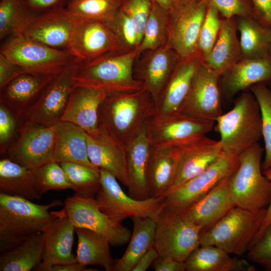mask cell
I'll use <instances>...</instances> for the list:
<instances>
[{"mask_svg": "<svg viewBox=\"0 0 271 271\" xmlns=\"http://www.w3.org/2000/svg\"><path fill=\"white\" fill-rule=\"evenodd\" d=\"M75 232L78 239L76 262L85 266L98 265L106 271H113L115 261L110 251L108 239L86 228H75Z\"/></svg>", "mask_w": 271, "mask_h": 271, "instance_id": "obj_35", "label": "cell"}, {"mask_svg": "<svg viewBox=\"0 0 271 271\" xmlns=\"http://www.w3.org/2000/svg\"><path fill=\"white\" fill-rule=\"evenodd\" d=\"M239 165V156L223 154L201 174L172 190L165 197V207L183 212L221 181L231 176Z\"/></svg>", "mask_w": 271, "mask_h": 271, "instance_id": "obj_14", "label": "cell"}, {"mask_svg": "<svg viewBox=\"0 0 271 271\" xmlns=\"http://www.w3.org/2000/svg\"><path fill=\"white\" fill-rule=\"evenodd\" d=\"M266 209L251 211L231 209L201 235L200 245L217 246L240 256L247 252L263 221Z\"/></svg>", "mask_w": 271, "mask_h": 271, "instance_id": "obj_5", "label": "cell"}, {"mask_svg": "<svg viewBox=\"0 0 271 271\" xmlns=\"http://www.w3.org/2000/svg\"><path fill=\"white\" fill-rule=\"evenodd\" d=\"M75 227L66 211H56L55 218L42 231L43 251L37 270L49 271L56 265L77 262L72 253Z\"/></svg>", "mask_w": 271, "mask_h": 271, "instance_id": "obj_18", "label": "cell"}, {"mask_svg": "<svg viewBox=\"0 0 271 271\" xmlns=\"http://www.w3.org/2000/svg\"><path fill=\"white\" fill-rule=\"evenodd\" d=\"M215 122L194 118L181 112L167 115L156 114L146 125L153 147L179 146L206 136Z\"/></svg>", "mask_w": 271, "mask_h": 271, "instance_id": "obj_13", "label": "cell"}, {"mask_svg": "<svg viewBox=\"0 0 271 271\" xmlns=\"http://www.w3.org/2000/svg\"><path fill=\"white\" fill-rule=\"evenodd\" d=\"M64 208L75 228L92 230L107 237L111 245L121 246L130 240V230L100 209L95 198L74 194L64 202Z\"/></svg>", "mask_w": 271, "mask_h": 271, "instance_id": "obj_12", "label": "cell"}, {"mask_svg": "<svg viewBox=\"0 0 271 271\" xmlns=\"http://www.w3.org/2000/svg\"><path fill=\"white\" fill-rule=\"evenodd\" d=\"M82 19L66 10L50 11L30 17L17 33L51 48L69 50Z\"/></svg>", "mask_w": 271, "mask_h": 271, "instance_id": "obj_17", "label": "cell"}, {"mask_svg": "<svg viewBox=\"0 0 271 271\" xmlns=\"http://www.w3.org/2000/svg\"><path fill=\"white\" fill-rule=\"evenodd\" d=\"M56 138L53 161L73 162L96 168L88 153L87 132L70 122L60 121L54 125Z\"/></svg>", "mask_w": 271, "mask_h": 271, "instance_id": "obj_30", "label": "cell"}, {"mask_svg": "<svg viewBox=\"0 0 271 271\" xmlns=\"http://www.w3.org/2000/svg\"><path fill=\"white\" fill-rule=\"evenodd\" d=\"M36 170L3 158L0 160V193L30 200L40 199L42 195L37 186Z\"/></svg>", "mask_w": 271, "mask_h": 271, "instance_id": "obj_32", "label": "cell"}, {"mask_svg": "<svg viewBox=\"0 0 271 271\" xmlns=\"http://www.w3.org/2000/svg\"><path fill=\"white\" fill-rule=\"evenodd\" d=\"M250 89L258 103L261 112L262 137L265 151L264 160L261 164L263 171L271 167V89L264 83L253 85Z\"/></svg>", "mask_w": 271, "mask_h": 271, "instance_id": "obj_41", "label": "cell"}, {"mask_svg": "<svg viewBox=\"0 0 271 271\" xmlns=\"http://www.w3.org/2000/svg\"><path fill=\"white\" fill-rule=\"evenodd\" d=\"M221 75L203 62L197 70L180 112L215 122L223 114Z\"/></svg>", "mask_w": 271, "mask_h": 271, "instance_id": "obj_16", "label": "cell"}, {"mask_svg": "<svg viewBox=\"0 0 271 271\" xmlns=\"http://www.w3.org/2000/svg\"><path fill=\"white\" fill-rule=\"evenodd\" d=\"M237 31L235 17L229 19L222 18L216 41L203 62L221 76L243 58Z\"/></svg>", "mask_w": 271, "mask_h": 271, "instance_id": "obj_31", "label": "cell"}, {"mask_svg": "<svg viewBox=\"0 0 271 271\" xmlns=\"http://www.w3.org/2000/svg\"><path fill=\"white\" fill-rule=\"evenodd\" d=\"M202 231L183 212L165 207L156 221L154 247L159 255L185 261L200 246Z\"/></svg>", "mask_w": 271, "mask_h": 271, "instance_id": "obj_9", "label": "cell"}, {"mask_svg": "<svg viewBox=\"0 0 271 271\" xmlns=\"http://www.w3.org/2000/svg\"><path fill=\"white\" fill-rule=\"evenodd\" d=\"M105 24L117 37L125 52L138 49L139 44L134 24L120 9L111 20Z\"/></svg>", "mask_w": 271, "mask_h": 271, "instance_id": "obj_45", "label": "cell"}, {"mask_svg": "<svg viewBox=\"0 0 271 271\" xmlns=\"http://www.w3.org/2000/svg\"><path fill=\"white\" fill-rule=\"evenodd\" d=\"M62 205L64 203L58 200L41 205L22 197L0 193L1 253L42 232L56 217V211L50 209Z\"/></svg>", "mask_w": 271, "mask_h": 271, "instance_id": "obj_2", "label": "cell"}, {"mask_svg": "<svg viewBox=\"0 0 271 271\" xmlns=\"http://www.w3.org/2000/svg\"><path fill=\"white\" fill-rule=\"evenodd\" d=\"M30 17L23 13L17 0H1L0 39L18 33Z\"/></svg>", "mask_w": 271, "mask_h": 271, "instance_id": "obj_44", "label": "cell"}, {"mask_svg": "<svg viewBox=\"0 0 271 271\" xmlns=\"http://www.w3.org/2000/svg\"><path fill=\"white\" fill-rule=\"evenodd\" d=\"M22 73L19 66L0 55V90L14 77Z\"/></svg>", "mask_w": 271, "mask_h": 271, "instance_id": "obj_50", "label": "cell"}, {"mask_svg": "<svg viewBox=\"0 0 271 271\" xmlns=\"http://www.w3.org/2000/svg\"><path fill=\"white\" fill-rule=\"evenodd\" d=\"M248 260L271 270V223L247 252Z\"/></svg>", "mask_w": 271, "mask_h": 271, "instance_id": "obj_49", "label": "cell"}, {"mask_svg": "<svg viewBox=\"0 0 271 271\" xmlns=\"http://www.w3.org/2000/svg\"><path fill=\"white\" fill-rule=\"evenodd\" d=\"M55 138L54 126L23 123L7 149L6 158L25 167L37 169L53 161Z\"/></svg>", "mask_w": 271, "mask_h": 271, "instance_id": "obj_15", "label": "cell"}, {"mask_svg": "<svg viewBox=\"0 0 271 271\" xmlns=\"http://www.w3.org/2000/svg\"><path fill=\"white\" fill-rule=\"evenodd\" d=\"M75 59L44 89L38 99L20 116L23 123L50 127L60 121L74 87Z\"/></svg>", "mask_w": 271, "mask_h": 271, "instance_id": "obj_11", "label": "cell"}, {"mask_svg": "<svg viewBox=\"0 0 271 271\" xmlns=\"http://www.w3.org/2000/svg\"><path fill=\"white\" fill-rule=\"evenodd\" d=\"M139 54L136 49L79 61L72 76L73 84L100 89L106 95L140 90L145 87L135 78L133 69Z\"/></svg>", "mask_w": 271, "mask_h": 271, "instance_id": "obj_1", "label": "cell"}, {"mask_svg": "<svg viewBox=\"0 0 271 271\" xmlns=\"http://www.w3.org/2000/svg\"><path fill=\"white\" fill-rule=\"evenodd\" d=\"M263 174L271 182V167L262 171ZM271 223V198L267 207L266 209L265 215L262 222V223L259 229L258 232L256 234L251 246L258 240L262 234L266 229V228ZM250 246V247H251Z\"/></svg>", "mask_w": 271, "mask_h": 271, "instance_id": "obj_54", "label": "cell"}, {"mask_svg": "<svg viewBox=\"0 0 271 271\" xmlns=\"http://www.w3.org/2000/svg\"><path fill=\"white\" fill-rule=\"evenodd\" d=\"M264 149L256 143L239 155V165L230 177V189L236 207L255 211L266 209L271 198V182L263 174Z\"/></svg>", "mask_w": 271, "mask_h": 271, "instance_id": "obj_6", "label": "cell"}, {"mask_svg": "<svg viewBox=\"0 0 271 271\" xmlns=\"http://www.w3.org/2000/svg\"><path fill=\"white\" fill-rule=\"evenodd\" d=\"M236 18L243 58L256 59L271 56V29L254 16Z\"/></svg>", "mask_w": 271, "mask_h": 271, "instance_id": "obj_36", "label": "cell"}, {"mask_svg": "<svg viewBox=\"0 0 271 271\" xmlns=\"http://www.w3.org/2000/svg\"><path fill=\"white\" fill-rule=\"evenodd\" d=\"M69 51L80 61L110 53L125 52L117 37L105 23L87 20H83L79 24Z\"/></svg>", "mask_w": 271, "mask_h": 271, "instance_id": "obj_20", "label": "cell"}, {"mask_svg": "<svg viewBox=\"0 0 271 271\" xmlns=\"http://www.w3.org/2000/svg\"><path fill=\"white\" fill-rule=\"evenodd\" d=\"M159 256L156 248L152 247L139 260L132 271H145Z\"/></svg>", "mask_w": 271, "mask_h": 271, "instance_id": "obj_53", "label": "cell"}, {"mask_svg": "<svg viewBox=\"0 0 271 271\" xmlns=\"http://www.w3.org/2000/svg\"><path fill=\"white\" fill-rule=\"evenodd\" d=\"M152 0H121L120 9L131 19L135 27L140 45L149 16Z\"/></svg>", "mask_w": 271, "mask_h": 271, "instance_id": "obj_47", "label": "cell"}, {"mask_svg": "<svg viewBox=\"0 0 271 271\" xmlns=\"http://www.w3.org/2000/svg\"><path fill=\"white\" fill-rule=\"evenodd\" d=\"M270 56H271V47H270Z\"/></svg>", "mask_w": 271, "mask_h": 271, "instance_id": "obj_59", "label": "cell"}, {"mask_svg": "<svg viewBox=\"0 0 271 271\" xmlns=\"http://www.w3.org/2000/svg\"><path fill=\"white\" fill-rule=\"evenodd\" d=\"M106 96L103 91L86 86H74L60 121L73 123L93 134L98 128V111Z\"/></svg>", "mask_w": 271, "mask_h": 271, "instance_id": "obj_27", "label": "cell"}, {"mask_svg": "<svg viewBox=\"0 0 271 271\" xmlns=\"http://www.w3.org/2000/svg\"><path fill=\"white\" fill-rule=\"evenodd\" d=\"M133 231L122 256L115 261L113 271H132L140 258L154 246L156 221L149 217L133 216Z\"/></svg>", "mask_w": 271, "mask_h": 271, "instance_id": "obj_34", "label": "cell"}, {"mask_svg": "<svg viewBox=\"0 0 271 271\" xmlns=\"http://www.w3.org/2000/svg\"><path fill=\"white\" fill-rule=\"evenodd\" d=\"M43 251L42 232L33 234L16 246L1 253V271H29L37 268Z\"/></svg>", "mask_w": 271, "mask_h": 271, "instance_id": "obj_37", "label": "cell"}, {"mask_svg": "<svg viewBox=\"0 0 271 271\" xmlns=\"http://www.w3.org/2000/svg\"><path fill=\"white\" fill-rule=\"evenodd\" d=\"M270 89H271V84H270Z\"/></svg>", "mask_w": 271, "mask_h": 271, "instance_id": "obj_60", "label": "cell"}, {"mask_svg": "<svg viewBox=\"0 0 271 271\" xmlns=\"http://www.w3.org/2000/svg\"><path fill=\"white\" fill-rule=\"evenodd\" d=\"M146 125L125 146L128 194L138 200L151 197L148 181L151 145L147 136Z\"/></svg>", "mask_w": 271, "mask_h": 271, "instance_id": "obj_22", "label": "cell"}, {"mask_svg": "<svg viewBox=\"0 0 271 271\" xmlns=\"http://www.w3.org/2000/svg\"><path fill=\"white\" fill-rule=\"evenodd\" d=\"M95 269L87 268L86 266L78 262L56 265L52 266L49 271H95Z\"/></svg>", "mask_w": 271, "mask_h": 271, "instance_id": "obj_55", "label": "cell"}, {"mask_svg": "<svg viewBox=\"0 0 271 271\" xmlns=\"http://www.w3.org/2000/svg\"><path fill=\"white\" fill-rule=\"evenodd\" d=\"M222 17L213 6L208 5L198 42V53L203 62L211 52L218 36Z\"/></svg>", "mask_w": 271, "mask_h": 271, "instance_id": "obj_43", "label": "cell"}, {"mask_svg": "<svg viewBox=\"0 0 271 271\" xmlns=\"http://www.w3.org/2000/svg\"><path fill=\"white\" fill-rule=\"evenodd\" d=\"M207 8V0H200L178 4L169 12L166 46L175 51L180 59L199 56V36Z\"/></svg>", "mask_w": 271, "mask_h": 271, "instance_id": "obj_10", "label": "cell"}, {"mask_svg": "<svg viewBox=\"0 0 271 271\" xmlns=\"http://www.w3.org/2000/svg\"><path fill=\"white\" fill-rule=\"evenodd\" d=\"M169 12L173 10L178 4L177 0H153Z\"/></svg>", "mask_w": 271, "mask_h": 271, "instance_id": "obj_57", "label": "cell"}, {"mask_svg": "<svg viewBox=\"0 0 271 271\" xmlns=\"http://www.w3.org/2000/svg\"><path fill=\"white\" fill-rule=\"evenodd\" d=\"M36 179L38 190L42 195L50 190L71 189V186L61 165L54 161L37 168Z\"/></svg>", "mask_w": 271, "mask_h": 271, "instance_id": "obj_42", "label": "cell"}, {"mask_svg": "<svg viewBox=\"0 0 271 271\" xmlns=\"http://www.w3.org/2000/svg\"><path fill=\"white\" fill-rule=\"evenodd\" d=\"M208 5L214 7L224 19L254 16L251 0H207Z\"/></svg>", "mask_w": 271, "mask_h": 271, "instance_id": "obj_48", "label": "cell"}, {"mask_svg": "<svg viewBox=\"0 0 271 271\" xmlns=\"http://www.w3.org/2000/svg\"><path fill=\"white\" fill-rule=\"evenodd\" d=\"M169 12L152 0L150 13L146 24L139 54L166 46L168 36Z\"/></svg>", "mask_w": 271, "mask_h": 271, "instance_id": "obj_38", "label": "cell"}, {"mask_svg": "<svg viewBox=\"0 0 271 271\" xmlns=\"http://www.w3.org/2000/svg\"><path fill=\"white\" fill-rule=\"evenodd\" d=\"M58 74L22 73L14 77L0 90V102L9 106L20 117Z\"/></svg>", "mask_w": 271, "mask_h": 271, "instance_id": "obj_28", "label": "cell"}, {"mask_svg": "<svg viewBox=\"0 0 271 271\" xmlns=\"http://www.w3.org/2000/svg\"><path fill=\"white\" fill-rule=\"evenodd\" d=\"M99 174L101 186L95 199L103 213L120 223L133 216L157 220L165 207L164 197L134 199L124 192L117 179L111 173L100 168Z\"/></svg>", "mask_w": 271, "mask_h": 271, "instance_id": "obj_8", "label": "cell"}, {"mask_svg": "<svg viewBox=\"0 0 271 271\" xmlns=\"http://www.w3.org/2000/svg\"><path fill=\"white\" fill-rule=\"evenodd\" d=\"M180 60L175 51L164 46L148 51L144 63L134 74L156 103Z\"/></svg>", "mask_w": 271, "mask_h": 271, "instance_id": "obj_24", "label": "cell"}, {"mask_svg": "<svg viewBox=\"0 0 271 271\" xmlns=\"http://www.w3.org/2000/svg\"><path fill=\"white\" fill-rule=\"evenodd\" d=\"M177 147L180 161L176 178L170 191L201 174L224 154L219 140L206 136Z\"/></svg>", "mask_w": 271, "mask_h": 271, "instance_id": "obj_21", "label": "cell"}, {"mask_svg": "<svg viewBox=\"0 0 271 271\" xmlns=\"http://www.w3.org/2000/svg\"><path fill=\"white\" fill-rule=\"evenodd\" d=\"M255 17L271 29V0H251Z\"/></svg>", "mask_w": 271, "mask_h": 271, "instance_id": "obj_52", "label": "cell"}, {"mask_svg": "<svg viewBox=\"0 0 271 271\" xmlns=\"http://www.w3.org/2000/svg\"><path fill=\"white\" fill-rule=\"evenodd\" d=\"M0 55L23 72L57 75L76 59L68 50L51 48L21 33L12 35L1 47Z\"/></svg>", "mask_w": 271, "mask_h": 271, "instance_id": "obj_7", "label": "cell"}, {"mask_svg": "<svg viewBox=\"0 0 271 271\" xmlns=\"http://www.w3.org/2000/svg\"><path fill=\"white\" fill-rule=\"evenodd\" d=\"M155 271H185V261H181L169 256H161L153 263Z\"/></svg>", "mask_w": 271, "mask_h": 271, "instance_id": "obj_51", "label": "cell"}, {"mask_svg": "<svg viewBox=\"0 0 271 271\" xmlns=\"http://www.w3.org/2000/svg\"><path fill=\"white\" fill-rule=\"evenodd\" d=\"M227 177L207 194L182 212L191 221L202 228V232L214 225L236 207Z\"/></svg>", "mask_w": 271, "mask_h": 271, "instance_id": "obj_25", "label": "cell"}, {"mask_svg": "<svg viewBox=\"0 0 271 271\" xmlns=\"http://www.w3.org/2000/svg\"><path fill=\"white\" fill-rule=\"evenodd\" d=\"M266 82L271 83V56L242 58L221 76L222 96L230 99L253 85Z\"/></svg>", "mask_w": 271, "mask_h": 271, "instance_id": "obj_26", "label": "cell"}, {"mask_svg": "<svg viewBox=\"0 0 271 271\" xmlns=\"http://www.w3.org/2000/svg\"><path fill=\"white\" fill-rule=\"evenodd\" d=\"M156 113V102L144 88L106 95L98 108V124L106 126L125 146Z\"/></svg>", "mask_w": 271, "mask_h": 271, "instance_id": "obj_3", "label": "cell"}, {"mask_svg": "<svg viewBox=\"0 0 271 271\" xmlns=\"http://www.w3.org/2000/svg\"><path fill=\"white\" fill-rule=\"evenodd\" d=\"M187 271H254L246 259L232 257L212 245H200L185 260Z\"/></svg>", "mask_w": 271, "mask_h": 271, "instance_id": "obj_33", "label": "cell"}, {"mask_svg": "<svg viewBox=\"0 0 271 271\" xmlns=\"http://www.w3.org/2000/svg\"><path fill=\"white\" fill-rule=\"evenodd\" d=\"M224 154L239 156L262 137L261 116L258 103L252 93L244 92L233 108L215 121Z\"/></svg>", "mask_w": 271, "mask_h": 271, "instance_id": "obj_4", "label": "cell"}, {"mask_svg": "<svg viewBox=\"0 0 271 271\" xmlns=\"http://www.w3.org/2000/svg\"><path fill=\"white\" fill-rule=\"evenodd\" d=\"M180 152L176 146L153 147L150 153L148 181L151 197H165L177 174Z\"/></svg>", "mask_w": 271, "mask_h": 271, "instance_id": "obj_29", "label": "cell"}, {"mask_svg": "<svg viewBox=\"0 0 271 271\" xmlns=\"http://www.w3.org/2000/svg\"><path fill=\"white\" fill-rule=\"evenodd\" d=\"M59 164L75 194L95 198L101 186L99 168L73 162Z\"/></svg>", "mask_w": 271, "mask_h": 271, "instance_id": "obj_39", "label": "cell"}, {"mask_svg": "<svg viewBox=\"0 0 271 271\" xmlns=\"http://www.w3.org/2000/svg\"><path fill=\"white\" fill-rule=\"evenodd\" d=\"M23 122L9 106L0 102V151L5 154L10 145L17 137Z\"/></svg>", "mask_w": 271, "mask_h": 271, "instance_id": "obj_46", "label": "cell"}, {"mask_svg": "<svg viewBox=\"0 0 271 271\" xmlns=\"http://www.w3.org/2000/svg\"><path fill=\"white\" fill-rule=\"evenodd\" d=\"M89 159L96 167L110 173L124 186H127L125 166V146L104 125L98 124L97 131L87 133Z\"/></svg>", "mask_w": 271, "mask_h": 271, "instance_id": "obj_19", "label": "cell"}, {"mask_svg": "<svg viewBox=\"0 0 271 271\" xmlns=\"http://www.w3.org/2000/svg\"><path fill=\"white\" fill-rule=\"evenodd\" d=\"M203 61L199 56L180 59L157 103V114L180 112L193 77Z\"/></svg>", "mask_w": 271, "mask_h": 271, "instance_id": "obj_23", "label": "cell"}, {"mask_svg": "<svg viewBox=\"0 0 271 271\" xmlns=\"http://www.w3.org/2000/svg\"><path fill=\"white\" fill-rule=\"evenodd\" d=\"M121 3V0H72L67 9L82 19L106 23L118 12Z\"/></svg>", "mask_w": 271, "mask_h": 271, "instance_id": "obj_40", "label": "cell"}, {"mask_svg": "<svg viewBox=\"0 0 271 271\" xmlns=\"http://www.w3.org/2000/svg\"><path fill=\"white\" fill-rule=\"evenodd\" d=\"M59 0H29L30 6L36 9L49 8L55 5Z\"/></svg>", "mask_w": 271, "mask_h": 271, "instance_id": "obj_56", "label": "cell"}, {"mask_svg": "<svg viewBox=\"0 0 271 271\" xmlns=\"http://www.w3.org/2000/svg\"><path fill=\"white\" fill-rule=\"evenodd\" d=\"M178 4H185L189 2H194V1H198L200 0H177Z\"/></svg>", "mask_w": 271, "mask_h": 271, "instance_id": "obj_58", "label": "cell"}]
</instances>
